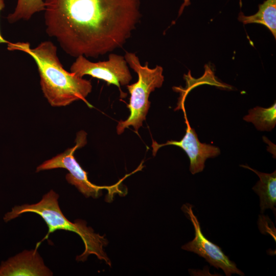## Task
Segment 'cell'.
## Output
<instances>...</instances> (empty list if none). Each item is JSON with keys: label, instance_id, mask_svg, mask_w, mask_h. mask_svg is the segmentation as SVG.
<instances>
[{"label": "cell", "instance_id": "8", "mask_svg": "<svg viewBox=\"0 0 276 276\" xmlns=\"http://www.w3.org/2000/svg\"><path fill=\"white\" fill-rule=\"evenodd\" d=\"M185 123L187 125L186 134L179 141H168L166 143L159 144L152 140V153L154 156L158 150L166 145H174L182 148L188 155L190 161V171L192 174L202 172L205 167V162L209 158L219 155L220 149L215 146L201 143L195 129L192 128L183 110Z\"/></svg>", "mask_w": 276, "mask_h": 276}, {"label": "cell", "instance_id": "9", "mask_svg": "<svg viewBox=\"0 0 276 276\" xmlns=\"http://www.w3.org/2000/svg\"><path fill=\"white\" fill-rule=\"evenodd\" d=\"M38 247L25 250L0 265V276H51L53 273L44 264Z\"/></svg>", "mask_w": 276, "mask_h": 276}, {"label": "cell", "instance_id": "2", "mask_svg": "<svg viewBox=\"0 0 276 276\" xmlns=\"http://www.w3.org/2000/svg\"><path fill=\"white\" fill-rule=\"evenodd\" d=\"M8 49L22 51L33 58L37 66L42 93L52 106H65L82 100L91 107L86 100L92 90L90 81L64 69L58 57L57 47L52 42L44 41L34 48H30L29 42H9Z\"/></svg>", "mask_w": 276, "mask_h": 276}, {"label": "cell", "instance_id": "13", "mask_svg": "<svg viewBox=\"0 0 276 276\" xmlns=\"http://www.w3.org/2000/svg\"><path fill=\"white\" fill-rule=\"evenodd\" d=\"M44 10V0H17L13 12L8 15L7 19L10 24L28 20L35 14Z\"/></svg>", "mask_w": 276, "mask_h": 276}, {"label": "cell", "instance_id": "1", "mask_svg": "<svg viewBox=\"0 0 276 276\" xmlns=\"http://www.w3.org/2000/svg\"><path fill=\"white\" fill-rule=\"evenodd\" d=\"M141 0H44L48 35L74 57L97 58L121 47L141 16Z\"/></svg>", "mask_w": 276, "mask_h": 276}, {"label": "cell", "instance_id": "10", "mask_svg": "<svg viewBox=\"0 0 276 276\" xmlns=\"http://www.w3.org/2000/svg\"><path fill=\"white\" fill-rule=\"evenodd\" d=\"M241 167L254 172L259 177L252 190L260 197L261 212L263 213L266 209H270L275 213L276 205V171L271 173H265L253 169L247 165Z\"/></svg>", "mask_w": 276, "mask_h": 276}, {"label": "cell", "instance_id": "14", "mask_svg": "<svg viewBox=\"0 0 276 276\" xmlns=\"http://www.w3.org/2000/svg\"><path fill=\"white\" fill-rule=\"evenodd\" d=\"M5 4L4 0H0V12L5 8ZM9 42L6 40L2 35L0 32V44L8 43Z\"/></svg>", "mask_w": 276, "mask_h": 276}, {"label": "cell", "instance_id": "6", "mask_svg": "<svg viewBox=\"0 0 276 276\" xmlns=\"http://www.w3.org/2000/svg\"><path fill=\"white\" fill-rule=\"evenodd\" d=\"M71 72L80 77L89 75L92 77L102 80L108 85L113 84L118 86L123 93L121 85H127L132 79V76L123 56L110 54L108 60L97 62H91L83 56L76 57V60L70 67Z\"/></svg>", "mask_w": 276, "mask_h": 276}, {"label": "cell", "instance_id": "4", "mask_svg": "<svg viewBox=\"0 0 276 276\" xmlns=\"http://www.w3.org/2000/svg\"><path fill=\"white\" fill-rule=\"evenodd\" d=\"M124 58L130 67L137 73L138 80L134 83L126 85L130 94L129 103L127 105L130 115L126 120L119 122L117 126L118 134L122 133L130 126L136 133L138 132L146 120L150 107L151 103L148 99L150 93L156 88L160 87L164 80L162 66L156 65L150 68L148 62L143 66L139 58L133 53L126 52Z\"/></svg>", "mask_w": 276, "mask_h": 276}, {"label": "cell", "instance_id": "5", "mask_svg": "<svg viewBox=\"0 0 276 276\" xmlns=\"http://www.w3.org/2000/svg\"><path fill=\"white\" fill-rule=\"evenodd\" d=\"M86 133L81 131L77 133L76 144L66 149L64 152L47 160L36 168V172L57 168H63L69 172L65 176L67 181L75 186L85 197H98L100 191L106 189L111 193L113 186H98L90 182L88 179L87 173L84 170L74 157V152L86 143Z\"/></svg>", "mask_w": 276, "mask_h": 276}, {"label": "cell", "instance_id": "12", "mask_svg": "<svg viewBox=\"0 0 276 276\" xmlns=\"http://www.w3.org/2000/svg\"><path fill=\"white\" fill-rule=\"evenodd\" d=\"M243 120L252 123L258 130L271 131L276 124L275 102L268 108L256 106L249 110Z\"/></svg>", "mask_w": 276, "mask_h": 276}, {"label": "cell", "instance_id": "11", "mask_svg": "<svg viewBox=\"0 0 276 276\" xmlns=\"http://www.w3.org/2000/svg\"><path fill=\"white\" fill-rule=\"evenodd\" d=\"M238 19L243 24H260L265 26L276 38V0H266L259 5V10L255 14L245 16L241 12Z\"/></svg>", "mask_w": 276, "mask_h": 276}, {"label": "cell", "instance_id": "7", "mask_svg": "<svg viewBox=\"0 0 276 276\" xmlns=\"http://www.w3.org/2000/svg\"><path fill=\"white\" fill-rule=\"evenodd\" d=\"M181 209L188 215L195 230L193 240L183 245L181 248L204 258L211 265L217 269L221 268L227 276H230L233 273L244 275V273L237 267L234 262L229 259L221 248L203 236L197 218L193 212L192 205L185 204Z\"/></svg>", "mask_w": 276, "mask_h": 276}, {"label": "cell", "instance_id": "3", "mask_svg": "<svg viewBox=\"0 0 276 276\" xmlns=\"http://www.w3.org/2000/svg\"><path fill=\"white\" fill-rule=\"evenodd\" d=\"M59 195L53 190L44 195L38 202L17 205L11 212L5 215L4 220L8 222L25 213H34L39 215L47 224L49 231L43 239L38 242V247L41 242L47 239L50 234L57 230L63 229L74 232L82 239L84 244V251L76 257L77 261L84 262L90 255H95L101 260H104L107 264L111 266V262L103 250V247L107 243L104 236L95 233L93 229L86 225L85 221L77 220L74 222L69 221L63 214L58 204Z\"/></svg>", "mask_w": 276, "mask_h": 276}]
</instances>
